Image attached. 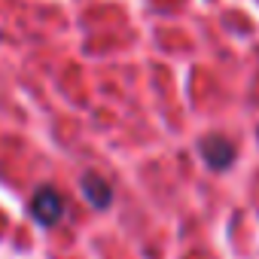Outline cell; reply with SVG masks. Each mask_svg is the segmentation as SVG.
<instances>
[{
	"mask_svg": "<svg viewBox=\"0 0 259 259\" xmlns=\"http://www.w3.org/2000/svg\"><path fill=\"white\" fill-rule=\"evenodd\" d=\"M198 156L204 159V165L210 171H229L235 165V159H238V150H235V144L229 138H220L217 135V138L198 141Z\"/></svg>",
	"mask_w": 259,
	"mask_h": 259,
	"instance_id": "obj_1",
	"label": "cell"
},
{
	"mask_svg": "<svg viewBox=\"0 0 259 259\" xmlns=\"http://www.w3.org/2000/svg\"><path fill=\"white\" fill-rule=\"evenodd\" d=\"M31 217L40 223V226H55L61 217H64V198L52 189V186H40L31 198Z\"/></svg>",
	"mask_w": 259,
	"mask_h": 259,
	"instance_id": "obj_2",
	"label": "cell"
},
{
	"mask_svg": "<svg viewBox=\"0 0 259 259\" xmlns=\"http://www.w3.org/2000/svg\"><path fill=\"white\" fill-rule=\"evenodd\" d=\"M79 189H82V198H85L92 207H98V210H104V207L113 204V189H110V183H107L101 174H95V171H85V174H82Z\"/></svg>",
	"mask_w": 259,
	"mask_h": 259,
	"instance_id": "obj_3",
	"label": "cell"
}]
</instances>
